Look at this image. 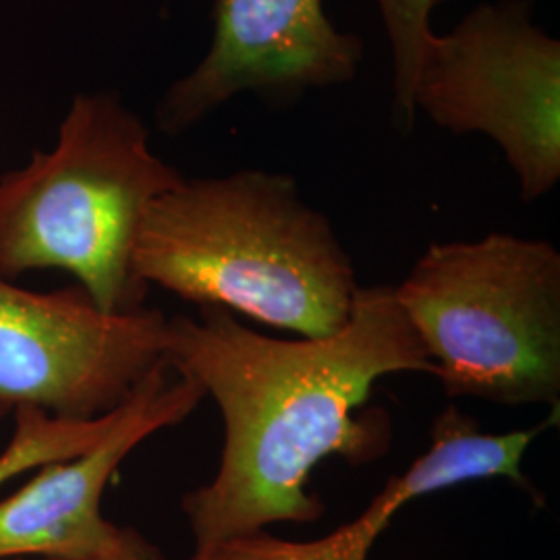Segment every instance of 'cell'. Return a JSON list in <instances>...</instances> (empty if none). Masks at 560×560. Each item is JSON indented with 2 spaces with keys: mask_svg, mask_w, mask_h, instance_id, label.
<instances>
[{
  "mask_svg": "<svg viewBox=\"0 0 560 560\" xmlns=\"http://www.w3.org/2000/svg\"><path fill=\"white\" fill-rule=\"evenodd\" d=\"M386 36L393 50L395 71V113L402 129L416 119L413 81L420 65L421 50L430 38V15L444 0H376Z\"/></svg>",
  "mask_w": 560,
  "mask_h": 560,
  "instance_id": "11",
  "label": "cell"
},
{
  "mask_svg": "<svg viewBox=\"0 0 560 560\" xmlns=\"http://www.w3.org/2000/svg\"><path fill=\"white\" fill-rule=\"evenodd\" d=\"M18 560H67V559H18ZM75 560H171L159 546L145 540L138 529L125 527L122 538L110 550L90 557V559Z\"/></svg>",
  "mask_w": 560,
  "mask_h": 560,
  "instance_id": "12",
  "label": "cell"
},
{
  "mask_svg": "<svg viewBox=\"0 0 560 560\" xmlns=\"http://www.w3.org/2000/svg\"><path fill=\"white\" fill-rule=\"evenodd\" d=\"M206 399L198 382L164 361L117 409L101 441L52 460L0 501V560L90 559L110 550L125 527L102 515L120 463L156 432L187 420Z\"/></svg>",
  "mask_w": 560,
  "mask_h": 560,
  "instance_id": "8",
  "label": "cell"
},
{
  "mask_svg": "<svg viewBox=\"0 0 560 560\" xmlns=\"http://www.w3.org/2000/svg\"><path fill=\"white\" fill-rule=\"evenodd\" d=\"M212 20L208 55L156 106L166 136L185 133L243 92L289 102L358 75L363 42L337 30L322 0H214Z\"/></svg>",
  "mask_w": 560,
  "mask_h": 560,
  "instance_id": "7",
  "label": "cell"
},
{
  "mask_svg": "<svg viewBox=\"0 0 560 560\" xmlns=\"http://www.w3.org/2000/svg\"><path fill=\"white\" fill-rule=\"evenodd\" d=\"M183 179L117 92L78 94L57 143L0 175V279L59 270L104 312L140 310L150 291L133 268L141 222Z\"/></svg>",
  "mask_w": 560,
  "mask_h": 560,
  "instance_id": "3",
  "label": "cell"
},
{
  "mask_svg": "<svg viewBox=\"0 0 560 560\" xmlns=\"http://www.w3.org/2000/svg\"><path fill=\"white\" fill-rule=\"evenodd\" d=\"M166 361L200 384L224 423L217 476L180 501L194 534L187 560L275 523L320 520L324 504L307 490L320 460L363 465L388 453V416L360 413L374 384L434 374L390 284L360 287L345 326L314 339L266 337L201 305L196 318H168Z\"/></svg>",
  "mask_w": 560,
  "mask_h": 560,
  "instance_id": "1",
  "label": "cell"
},
{
  "mask_svg": "<svg viewBox=\"0 0 560 560\" xmlns=\"http://www.w3.org/2000/svg\"><path fill=\"white\" fill-rule=\"evenodd\" d=\"M451 399L559 405L560 254L490 233L434 243L393 287Z\"/></svg>",
  "mask_w": 560,
  "mask_h": 560,
  "instance_id": "4",
  "label": "cell"
},
{
  "mask_svg": "<svg viewBox=\"0 0 560 560\" xmlns=\"http://www.w3.org/2000/svg\"><path fill=\"white\" fill-rule=\"evenodd\" d=\"M161 310L104 312L80 284L38 293L0 279V420L36 409L62 421L117 411L166 361Z\"/></svg>",
  "mask_w": 560,
  "mask_h": 560,
  "instance_id": "6",
  "label": "cell"
},
{
  "mask_svg": "<svg viewBox=\"0 0 560 560\" xmlns=\"http://www.w3.org/2000/svg\"><path fill=\"white\" fill-rule=\"evenodd\" d=\"M534 0L481 2L448 34H430L413 81V110L451 133L497 141L540 200L560 179V44L532 23Z\"/></svg>",
  "mask_w": 560,
  "mask_h": 560,
  "instance_id": "5",
  "label": "cell"
},
{
  "mask_svg": "<svg viewBox=\"0 0 560 560\" xmlns=\"http://www.w3.org/2000/svg\"><path fill=\"white\" fill-rule=\"evenodd\" d=\"M13 421V436L0 453V488L46 463L80 455L101 441L108 428L106 418L62 421L36 409H21Z\"/></svg>",
  "mask_w": 560,
  "mask_h": 560,
  "instance_id": "10",
  "label": "cell"
},
{
  "mask_svg": "<svg viewBox=\"0 0 560 560\" xmlns=\"http://www.w3.org/2000/svg\"><path fill=\"white\" fill-rule=\"evenodd\" d=\"M133 268L148 289L307 339L342 328L360 289L332 224L295 179L258 168L164 191L143 217Z\"/></svg>",
  "mask_w": 560,
  "mask_h": 560,
  "instance_id": "2",
  "label": "cell"
},
{
  "mask_svg": "<svg viewBox=\"0 0 560 560\" xmlns=\"http://www.w3.org/2000/svg\"><path fill=\"white\" fill-rule=\"evenodd\" d=\"M546 425L488 434L451 405L434 421L430 448L405 474L390 478L358 520L320 540H280L261 532L222 544L206 560H368L393 517L425 494L490 478H506L536 494L523 474V457Z\"/></svg>",
  "mask_w": 560,
  "mask_h": 560,
  "instance_id": "9",
  "label": "cell"
}]
</instances>
